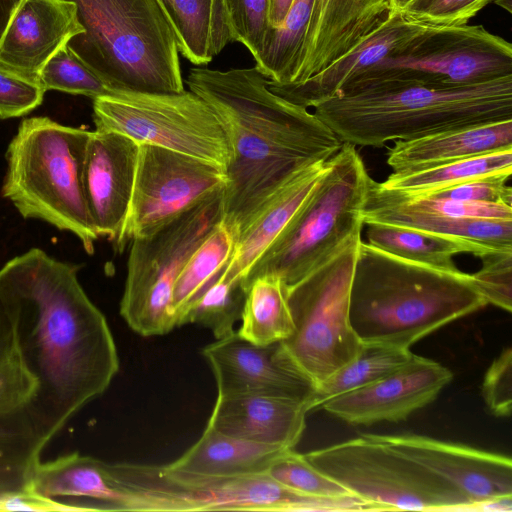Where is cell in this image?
I'll return each instance as SVG.
<instances>
[{
  "label": "cell",
  "instance_id": "obj_24",
  "mask_svg": "<svg viewBox=\"0 0 512 512\" xmlns=\"http://www.w3.org/2000/svg\"><path fill=\"white\" fill-rule=\"evenodd\" d=\"M327 161L298 171L264 203L237 236L233 255L228 262L231 272L245 278L250 267L281 233L308 197L324 172Z\"/></svg>",
  "mask_w": 512,
  "mask_h": 512
},
{
  "label": "cell",
  "instance_id": "obj_25",
  "mask_svg": "<svg viewBox=\"0 0 512 512\" xmlns=\"http://www.w3.org/2000/svg\"><path fill=\"white\" fill-rule=\"evenodd\" d=\"M31 490L49 499H87L106 504L108 510H122L126 495L116 488L105 461L77 452L40 463Z\"/></svg>",
  "mask_w": 512,
  "mask_h": 512
},
{
  "label": "cell",
  "instance_id": "obj_48",
  "mask_svg": "<svg viewBox=\"0 0 512 512\" xmlns=\"http://www.w3.org/2000/svg\"><path fill=\"white\" fill-rule=\"evenodd\" d=\"M466 511L511 512L512 495L494 497L471 503Z\"/></svg>",
  "mask_w": 512,
  "mask_h": 512
},
{
  "label": "cell",
  "instance_id": "obj_23",
  "mask_svg": "<svg viewBox=\"0 0 512 512\" xmlns=\"http://www.w3.org/2000/svg\"><path fill=\"white\" fill-rule=\"evenodd\" d=\"M508 148H512V119L397 140L386 161L392 173H409Z\"/></svg>",
  "mask_w": 512,
  "mask_h": 512
},
{
  "label": "cell",
  "instance_id": "obj_32",
  "mask_svg": "<svg viewBox=\"0 0 512 512\" xmlns=\"http://www.w3.org/2000/svg\"><path fill=\"white\" fill-rule=\"evenodd\" d=\"M512 173V148L409 173H391L380 185L405 195H424L497 173Z\"/></svg>",
  "mask_w": 512,
  "mask_h": 512
},
{
  "label": "cell",
  "instance_id": "obj_31",
  "mask_svg": "<svg viewBox=\"0 0 512 512\" xmlns=\"http://www.w3.org/2000/svg\"><path fill=\"white\" fill-rule=\"evenodd\" d=\"M237 236V232L221 220L192 252L173 287L172 309L177 326L188 307L227 265L233 255Z\"/></svg>",
  "mask_w": 512,
  "mask_h": 512
},
{
  "label": "cell",
  "instance_id": "obj_44",
  "mask_svg": "<svg viewBox=\"0 0 512 512\" xmlns=\"http://www.w3.org/2000/svg\"><path fill=\"white\" fill-rule=\"evenodd\" d=\"M481 394L489 411L507 417L512 408V349L504 348L487 369Z\"/></svg>",
  "mask_w": 512,
  "mask_h": 512
},
{
  "label": "cell",
  "instance_id": "obj_28",
  "mask_svg": "<svg viewBox=\"0 0 512 512\" xmlns=\"http://www.w3.org/2000/svg\"><path fill=\"white\" fill-rule=\"evenodd\" d=\"M51 439L29 403L0 412V497L31 489Z\"/></svg>",
  "mask_w": 512,
  "mask_h": 512
},
{
  "label": "cell",
  "instance_id": "obj_45",
  "mask_svg": "<svg viewBox=\"0 0 512 512\" xmlns=\"http://www.w3.org/2000/svg\"><path fill=\"white\" fill-rule=\"evenodd\" d=\"M510 177L511 173L507 172L482 176L424 195L512 205V188L508 184Z\"/></svg>",
  "mask_w": 512,
  "mask_h": 512
},
{
  "label": "cell",
  "instance_id": "obj_46",
  "mask_svg": "<svg viewBox=\"0 0 512 512\" xmlns=\"http://www.w3.org/2000/svg\"><path fill=\"white\" fill-rule=\"evenodd\" d=\"M19 319L17 297L0 274V363L17 349Z\"/></svg>",
  "mask_w": 512,
  "mask_h": 512
},
{
  "label": "cell",
  "instance_id": "obj_51",
  "mask_svg": "<svg viewBox=\"0 0 512 512\" xmlns=\"http://www.w3.org/2000/svg\"><path fill=\"white\" fill-rule=\"evenodd\" d=\"M414 0H389L390 12L402 13L404 9Z\"/></svg>",
  "mask_w": 512,
  "mask_h": 512
},
{
  "label": "cell",
  "instance_id": "obj_35",
  "mask_svg": "<svg viewBox=\"0 0 512 512\" xmlns=\"http://www.w3.org/2000/svg\"><path fill=\"white\" fill-rule=\"evenodd\" d=\"M315 0H294L284 24L269 29L256 67L275 84L293 82L298 69L305 36Z\"/></svg>",
  "mask_w": 512,
  "mask_h": 512
},
{
  "label": "cell",
  "instance_id": "obj_36",
  "mask_svg": "<svg viewBox=\"0 0 512 512\" xmlns=\"http://www.w3.org/2000/svg\"><path fill=\"white\" fill-rule=\"evenodd\" d=\"M244 279L243 275L231 272L227 263L219 276L188 307L179 326L200 324L210 329L216 339L233 334L246 297Z\"/></svg>",
  "mask_w": 512,
  "mask_h": 512
},
{
  "label": "cell",
  "instance_id": "obj_17",
  "mask_svg": "<svg viewBox=\"0 0 512 512\" xmlns=\"http://www.w3.org/2000/svg\"><path fill=\"white\" fill-rule=\"evenodd\" d=\"M201 353L214 374L218 396L260 394L307 403L314 389L285 358L279 342L258 345L235 331L206 345Z\"/></svg>",
  "mask_w": 512,
  "mask_h": 512
},
{
  "label": "cell",
  "instance_id": "obj_10",
  "mask_svg": "<svg viewBox=\"0 0 512 512\" xmlns=\"http://www.w3.org/2000/svg\"><path fill=\"white\" fill-rule=\"evenodd\" d=\"M372 510L466 511L469 500L370 434L304 454Z\"/></svg>",
  "mask_w": 512,
  "mask_h": 512
},
{
  "label": "cell",
  "instance_id": "obj_6",
  "mask_svg": "<svg viewBox=\"0 0 512 512\" xmlns=\"http://www.w3.org/2000/svg\"><path fill=\"white\" fill-rule=\"evenodd\" d=\"M90 131L48 117L24 119L10 141L2 196L24 218L75 235L88 254L99 238L86 207L82 168Z\"/></svg>",
  "mask_w": 512,
  "mask_h": 512
},
{
  "label": "cell",
  "instance_id": "obj_7",
  "mask_svg": "<svg viewBox=\"0 0 512 512\" xmlns=\"http://www.w3.org/2000/svg\"><path fill=\"white\" fill-rule=\"evenodd\" d=\"M356 146L342 142L285 228L248 270L244 283L275 275L290 286L362 231L372 182Z\"/></svg>",
  "mask_w": 512,
  "mask_h": 512
},
{
  "label": "cell",
  "instance_id": "obj_27",
  "mask_svg": "<svg viewBox=\"0 0 512 512\" xmlns=\"http://www.w3.org/2000/svg\"><path fill=\"white\" fill-rule=\"evenodd\" d=\"M285 448L233 437L206 426L199 439L168 465L211 475L264 473Z\"/></svg>",
  "mask_w": 512,
  "mask_h": 512
},
{
  "label": "cell",
  "instance_id": "obj_34",
  "mask_svg": "<svg viewBox=\"0 0 512 512\" xmlns=\"http://www.w3.org/2000/svg\"><path fill=\"white\" fill-rule=\"evenodd\" d=\"M413 353L378 344H364L344 366L316 385L307 400L308 411L320 409L327 400L367 386L406 363Z\"/></svg>",
  "mask_w": 512,
  "mask_h": 512
},
{
  "label": "cell",
  "instance_id": "obj_4",
  "mask_svg": "<svg viewBox=\"0 0 512 512\" xmlns=\"http://www.w3.org/2000/svg\"><path fill=\"white\" fill-rule=\"evenodd\" d=\"M487 303L471 274L410 261L361 241L349 303L364 344L402 349Z\"/></svg>",
  "mask_w": 512,
  "mask_h": 512
},
{
  "label": "cell",
  "instance_id": "obj_15",
  "mask_svg": "<svg viewBox=\"0 0 512 512\" xmlns=\"http://www.w3.org/2000/svg\"><path fill=\"white\" fill-rule=\"evenodd\" d=\"M140 144L114 131H90L82 168L83 194L98 237L119 252L132 198Z\"/></svg>",
  "mask_w": 512,
  "mask_h": 512
},
{
  "label": "cell",
  "instance_id": "obj_47",
  "mask_svg": "<svg viewBox=\"0 0 512 512\" xmlns=\"http://www.w3.org/2000/svg\"><path fill=\"white\" fill-rule=\"evenodd\" d=\"M0 511H82L80 508L45 498L31 489L0 497Z\"/></svg>",
  "mask_w": 512,
  "mask_h": 512
},
{
  "label": "cell",
  "instance_id": "obj_52",
  "mask_svg": "<svg viewBox=\"0 0 512 512\" xmlns=\"http://www.w3.org/2000/svg\"><path fill=\"white\" fill-rule=\"evenodd\" d=\"M495 4L502 7L503 9L507 10L509 13L512 12L511 10V0H495Z\"/></svg>",
  "mask_w": 512,
  "mask_h": 512
},
{
  "label": "cell",
  "instance_id": "obj_8",
  "mask_svg": "<svg viewBox=\"0 0 512 512\" xmlns=\"http://www.w3.org/2000/svg\"><path fill=\"white\" fill-rule=\"evenodd\" d=\"M126 495L122 511H364L357 498L325 499L293 491L266 472L211 475L165 465L105 462Z\"/></svg>",
  "mask_w": 512,
  "mask_h": 512
},
{
  "label": "cell",
  "instance_id": "obj_21",
  "mask_svg": "<svg viewBox=\"0 0 512 512\" xmlns=\"http://www.w3.org/2000/svg\"><path fill=\"white\" fill-rule=\"evenodd\" d=\"M308 412L305 402L290 398L217 395L206 426L240 439L293 449L304 432Z\"/></svg>",
  "mask_w": 512,
  "mask_h": 512
},
{
  "label": "cell",
  "instance_id": "obj_13",
  "mask_svg": "<svg viewBox=\"0 0 512 512\" xmlns=\"http://www.w3.org/2000/svg\"><path fill=\"white\" fill-rule=\"evenodd\" d=\"M509 76H512L511 43L482 25L467 23L428 25L348 82L390 78L458 87Z\"/></svg>",
  "mask_w": 512,
  "mask_h": 512
},
{
  "label": "cell",
  "instance_id": "obj_50",
  "mask_svg": "<svg viewBox=\"0 0 512 512\" xmlns=\"http://www.w3.org/2000/svg\"><path fill=\"white\" fill-rule=\"evenodd\" d=\"M20 0H0V40Z\"/></svg>",
  "mask_w": 512,
  "mask_h": 512
},
{
  "label": "cell",
  "instance_id": "obj_1",
  "mask_svg": "<svg viewBox=\"0 0 512 512\" xmlns=\"http://www.w3.org/2000/svg\"><path fill=\"white\" fill-rule=\"evenodd\" d=\"M77 273V266L39 248L0 268L19 303L17 349L37 382L29 405L51 438L102 395L119 370L108 322Z\"/></svg>",
  "mask_w": 512,
  "mask_h": 512
},
{
  "label": "cell",
  "instance_id": "obj_49",
  "mask_svg": "<svg viewBox=\"0 0 512 512\" xmlns=\"http://www.w3.org/2000/svg\"><path fill=\"white\" fill-rule=\"evenodd\" d=\"M294 0H269L270 29L280 28L292 7Z\"/></svg>",
  "mask_w": 512,
  "mask_h": 512
},
{
  "label": "cell",
  "instance_id": "obj_41",
  "mask_svg": "<svg viewBox=\"0 0 512 512\" xmlns=\"http://www.w3.org/2000/svg\"><path fill=\"white\" fill-rule=\"evenodd\" d=\"M490 0H414L401 13L405 18L431 26L467 24Z\"/></svg>",
  "mask_w": 512,
  "mask_h": 512
},
{
  "label": "cell",
  "instance_id": "obj_37",
  "mask_svg": "<svg viewBox=\"0 0 512 512\" xmlns=\"http://www.w3.org/2000/svg\"><path fill=\"white\" fill-rule=\"evenodd\" d=\"M266 473L281 485L308 496L337 500L357 498L293 449L278 455Z\"/></svg>",
  "mask_w": 512,
  "mask_h": 512
},
{
  "label": "cell",
  "instance_id": "obj_11",
  "mask_svg": "<svg viewBox=\"0 0 512 512\" xmlns=\"http://www.w3.org/2000/svg\"><path fill=\"white\" fill-rule=\"evenodd\" d=\"M223 191L186 211L154 233L133 239L120 301V315L137 334L169 333L175 281L198 245L223 218Z\"/></svg>",
  "mask_w": 512,
  "mask_h": 512
},
{
  "label": "cell",
  "instance_id": "obj_20",
  "mask_svg": "<svg viewBox=\"0 0 512 512\" xmlns=\"http://www.w3.org/2000/svg\"><path fill=\"white\" fill-rule=\"evenodd\" d=\"M390 14L389 0H315L292 83L319 73L356 47Z\"/></svg>",
  "mask_w": 512,
  "mask_h": 512
},
{
  "label": "cell",
  "instance_id": "obj_40",
  "mask_svg": "<svg viewBox=\"0 0 512 512\" xmlns=\"http://www.w3.org/2000/svg\"><path fill=\"white\" fill-rule=\"evenodd\" d=\"M234 41L243 44L255 58L270 29L269 0H225Z\"/></svg>",
  "mask_w": 512,
  "mask_h": 512
},
{
  "label": "cell",
  "instance_id": "obj_42",
  "mask_svg": "<svg viewBox=\"0 0 512 512\" xmlns=\"http://www.w3.org/2000/svg\"><path fill=\"white\" fill-rule=\"evenodd\" d=\"M45 92L40 82L0 68V118L30 113L42 103Z\"/></svg>",
  "mask_w": 512,
  "mask_h": 512
},
{
  "label": "cell",
  "instance_id": "obj_18",
  "mask_svg": "<svg viewBox=\"0 0 512 512\" xmlns=\"http://www.w3.org/2000/svg\"><path fill=\"white\" fill-rule=\"evenodd\" d=\"M370 436L448 482L470 504L512 495V462L508 456L422 435Z\"/></svg>",
  "mask_w": 512,
  "mask_h": 512
},
{
  "label": "cell",
  "instance_id": "obj_5",
  "mask_svg": "<svg viewBox=\"0 0 512 512\" xmlns=\"http://www.w3.org/2000/svg\"><path fill=\"white\" fill-rule=\"evenodd\" d=\"M84 31L67 47L111 91H184L171 23L158 0H68Z\"/></svg>",
  "mask_w": 512,
  "mask_h": 512
},
{
  "label": "cell",
  "instance_id": "obj_43",
  "mask_svg": "<svg viewBox=\"0 0 512 512\" xmlns=\"http://www.w3.org/2000/svg\"><path fill=\"white\" fill-rule=\"evenodd\" d=\"M36 388L35 377L16 349L10 357L0 363V412L29 403Z\"/></svg>",
  "mask_w": 512,
  "mask_h": 512
},
{
  "label": "cell",
  "instance_id": "obj_39",
  "mask_svg": "<svg viewBox=\"0 0 512 512\" xmlns=\"http://www.w3.org/2000/svg\"><path fill=\"white\" fill-rule=\"evenodd\" d=\"M481 268L472 282L487 304L512 311V250H499L480 257Z\"/></svg>",
  "mask_w": 512,
  "mask_h": 512
},
{
  "label": "cell",
  "instance_id": "obj_14",
  "mask_svg": "<svg viewBox=\"0 0 512 512\" xmlns=\"http://www.w3.org/2000/svg\"><path fill=\"white\" fill-rule=\"evenodd\" d=\"M220 166L163 147L140 144L132 198L119 252L224 190Z\"/></svg>",
  "mask_w": 512,
  "mask_h": 512
},
{
  "label": "cell",
  "instance_id": "obj_9",
  "mask_svg": "<svg viewBox=\"0 0 512 512\" xmlns=\"http://www.w3.org/2000/svg\"><path fill=\"white\" fill-rule=\"evenodd\" d=\"M361 241V232L354 234L330 259L286 286L294 329L279 344L288 362L314 387L352 360L363 345L349 317Z\"/></svg>",
  "mask_w": 512,
  "mask_h": 512
},
{
  "label": "cell",
  "instance_id": "obj_33",
  "mask_svg": "<svg viewBox=\"0 0 512 512\" xmlns=\"http://www.w3.org/2000/svg\"><path fill=\"white\" fill-rule=\"evenodd\" d=\"M363 222H383L451 235L482 245L512 250V220L445 218L383 208H363Z\"/></svg>",
  "mask_w": 512,
  "mask_h": 512
},
{
  "label": "cell",
  "instance_id": "obj_38",
  "mask_svg": "<svg viewBox=\"0 0 512 512\" xmlns=\"http://www.w3.org/2000/svg\"><path fill=\"white\" fill-rule=\"evenodd\" d=\"M39 82L46 91L57 90L92 99L113 92L67 45L44 65Z\"/></svg>",
  "mask_w": 512,
  "mask_h": 512
},
{
  "label": "cell",
  "instance_id": "obj_3",
  "mask_svg": "<svg viewBox=\"0 0 512 512\" xmlns=\"http://www.w3.org/2000/svg\"><path fill=\"white\" fill-rule=\"evenodd\" d=\"M313 109L341 142L380 148L389 141L512 119V76L458 87L354 80Z\"/></svg>",
  "mask_w": 512,
  "mask_h": 512
},
{
  "label": "cell",
  "instance_id": "obj_29",
  "mask_svg": "<svg viewBox=\"0 0 512 512\" xmlns=\"http://www.w3.org/2000/svg\"><path fill=\"white\" fill-rule=\"evenodd\" d=\"M366 225L369 244L395 256L445 270H458L453 260L457 254L468 253L480 258L503 250L408 226L383 222H368Z\"/></svg>",
  "mask_w": 512,
  "mask_h": 512
},
{
  "label": "cell",
  "instance_id": "obj_26",
  "mask_svg": "<svg viewBox=\"0 0 512 512\" xmlns=\"http://www.w3.org/2000/svg\"><path fill=\"white\" fill-rule=\"evenodd\" d=\"M173 28L179 53L207 65L234 41L225 0H158Z\"/></svg>",
  "mask_w": 512,
  "mask_h": 512
},
{
  "label": "cell",
  "instance_id": "obj_30",
  "mask_svg": "<svg viewBox=\"0 0 512 512\" xmlns=\"http://www.w3.org/2000/svg\"><path fill=\"white\" fill-rule=\"evenodd\" d=\"M240 321L238 335L254 344L277 343L291 335L294 325L286 285L279 277L260 276L248 285Z\"/></svg>",
  "mask_w": 512,
  "mask_h": 512
},
{
  "label": "cell",
  "instance_id": "obj_22",
  "mask_svg": "<svg viewBox=\"0 0 512 512\" xmlns=\"http://www.w3.org/2000/svg\"><path fill=\"white\" fill-rule=\"evenodd\" d=\"M427 26L405 18L399 12H390L385 21L356 47L319 73L295 84H275L268 79V87L294 104L313 108L334 96L350 79L386 57Z\"/></svg>",
  "mask_w": 512,
  "mask_h": 512
},
{
  "label": "cell",
  "instance_id": "obj_19",
  "mask_svg": "<svg viewBox=\"0 0 512 512\" xmlns=\"http://www.w3.org/2000/svg\"><path fill=\"white\" fill-rule=\"evenodd\" d=\"M83 31L74 2L20 0L0 40V68L39 82L48 60Z\"/></svg>",
  "mask_w": 512,
  "mask_h": 512
},
{
  "label": "cell",
  "instance_id": "obj_2",
  "mask_svg": "<svg viewBox=\"0 0 512 512\" xmlns=\"http://www.w3.org/2000/svg\"><path fill=\"white\" fill-rule=\"evenodd\" d=\"M186 82L227 131L232 155L222 220L237 234L294 174L327 161L342 144L308 108L272 92L256 66L227 71L196 66Z\"/></svg>",
  "mask_w": 512,
  "mask_h": 512
},
{
  "label": "cell",
  "instance_id": "obj_16",
  "mask_svg": "<svg viewBox=\"0 0 512 512\" xmlns=\"http://www.w3.org/2000/svg\"><path fill=\"white\" fill-rule=\"evenodd\" d=\"M452 378L445 366L413 354L386 376L331 398L320 409L353 425L396 422L431 403Z\"/></svg>",
  "mask_w": 512,
  "mask_h": 512
},
{
  "label": "cell",
  "instance_id": "obj_12",
  "mask_svg": "<svg viewBox=\"0 0 512 512\" xmlns=\"http://www.w3.org/2000/svg\"><path fill=\"white\" fill-rule=\"evenodd\" d=\"M95 129L121 133L149 144L212 162L226 169L232 155L224 123L192 91H113L93 99Z\"/></svg>",
  "mask_w": 512,
  "mask_h": 512
}]
</instances>
